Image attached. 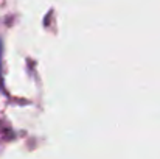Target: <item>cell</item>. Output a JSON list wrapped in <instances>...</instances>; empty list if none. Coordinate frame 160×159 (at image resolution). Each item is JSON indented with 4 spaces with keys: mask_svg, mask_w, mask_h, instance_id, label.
Listing matches in <instances>:
<instances>
[]
</instances>
